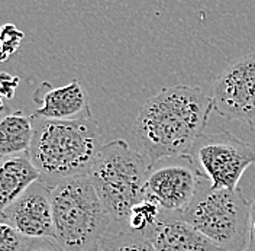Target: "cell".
<instances>
[{"label":"cell","mask_w":255,"mask_h":251,"mask_svg":"<svg viewBox=\"0 0 255 251\" xmlns=\"http://www.w3.org/2000/svg\"><path fill=\"white\" fill-rule=\"evenodd\" d=\"M212 110V96L197 86L162 87L139 108L132 135L151 164L183 157L205 134Z\"/></svg>","instance_id":"1"},{"label":"cell","mask_w":255,"mask_h":251,"mask_svg":"<svg viewBox=\"0 0 255 251\" xmlns=\"http://www.w3.org/2000/svg\"><path fill=\"white\" fill-rule=\"evenodd\" d=\"M29 156L41 182L54 188L64 180L87 176L103 147V134L93 115L73 121L33 116Z\"/></svg>","instance_id":"2"},{"label":"cell","mask_w":255,"mask_h":251,"mask_svg":"<svg viewBox=\"0 0 255 251\" xmlns=\"http://www.w3.org/2000/svg\"><path fill=\"white\" fill-rule=\"evenodd\" d=\"M55 240L60 251H97L115 222L87 176L51 189Z\"/></svg>","instance_id":"3"},{"label":"cell","mask_w":255,"mask_h":251,"mask_svg":"<svg viewBox=\"0 0 255 251\" xmlns=\"http://www.w3.org/2000/svg\"><path fill=\"white\" fill-rule=\"evenodd\" d=\"M125 140L103 144L89 177L112 218L127 224L130 209L143 199L151 163Z\"/></svg>","instance_id":"4"},{"label":"cell","mask_w":255,"mask_h":251,"mask_svg":"<svg viewBox=\"0 0 255 251\" xmlns=\"http://www.w3.org/2000/svg\"><path fill=\"white\" fill-rule=\"evenodd\" d=\"M251 204L241 189H212L207 180L190 208L180 215L222 251H247Z\"/></svg>","instance_id":"5"},{"label":"cell","mask_w":255,"mask_h":251,"mask_svg":"<svg viewBox=\"0 0 255 251\" xmlns=\"http://www.w3.org/2000/svg\"><path fill=\"white\" fill-rule=\"evenodd\" d=\"M212 189H237L245 170L255 164V145L229 131L203 134L187 154Z\"/></svg>","instance_id":"6"},{"label":"cell","mask_w":255,"mask_h":251,"mask_svg":"<svg viewBox=\"0 0 255 251\" xmlns=\"http://www.w3.org/2000/svg\"><path fill=\"white\" fill-rule=\"evenodd\" d=\"M206 182L189 156L164 158L149 166L143 199L158 205L162 215L180 217L190 208Z\"/></svg>","instance_id":"7"},{"label":"cell","mask_w":255,"mask_h":251,"mask_svg":"<svg viewBox=\"0 0 255 251\" xmlns=\"http://www.w3.org/2000/svg\"><path fill=\"white\" fill-rule=\"evenodd\" d=\"M221 116L255 128V51L234 60L210 86Z\"/></svg>","instance_id":"8"},{"label":"cell","mask_w":255,"mask_h":251,"mask_svg":"<svg viewBox=\"0 0 255 251\" xmlns=\"http://www.w3.org/2000/svg\"><path fill=\"white\" fill-rule=\"evenodd\" d=\"M1 218L23 236L36 240H55L52 195L41 180L35 182L16 201L1 209Z\"/></svg>","instance_id":"9"},{"label":"cell","mask_w":255,"mask_h":251,"mask_svg":"<svg viewBox=\"0 0 255 251\" xmlns=\"http://www.w3.org/2000/svg\"><path fill=\"white\" fill-rule=\"evenodd\" d=\"M32 99L39 105L32 113L38 118L73 121L92 115L87 90L77 79L63 87H52L49 81H42L35 89Z\"/></svg>","instance_id":"10"},{"label":"cell","mask_w":255,"mask_h":251,"mask_svg":"<svg viewBox=\"0 0 255 251\" xmlns=\"http://www.w3.org/2000/svg\"><path fill=\"white\" fill-rule=\"evenodd\" d=\"M145 234L157 251H222L191 224L174 215H161Z\"/></svg>","instance_id":"11"},{"label":"cell","mask_w":255,"mask_h":251,"mask_svg":"<svg viewBox=\"0 0 255 251\" xmlns=\"http://www.w3.org/2000/svg\"><path fill=\"white\" fill-rule=\"evenodd\" d=\"M39 179L41 174L32 163L29 153L3 157L0 169V209L16 201Z\"/></svg>","instance_id":"12"},{"label":"cell","mask_w":255,"mask_h":251,"mask_svg":"<svg viewBox=\"0 0 255 251\" xmlns=\"http://www.w3.org/2000/svg\"><path fill=\"white\" fill-rule=\"evenodd\" d=\"M33 119L23 110L6 115L0 122V154L9 157L29 153L33 140Z\"/></svg>","instance_id":"13"},{"label":"cell","mask_w":255,"mask_h":251,"mask_svg":"<svg viewBox=\"0 0 255 251\" xmlns=\"http://www.w3.org/2000/svg\"><path fill=\"white\" fill-rule=\"evenodd\" d=\"M97 251H157L145 233L130 228L108 233Z\"/></svg>","instance_id":"14"},{"label":"cell","mask_w":255,"mask_h":251,"mask_svg":"<svg viewBox=\"0 0 255 251\" xmlns=\"http://www.w3.org/2000/svg\"><path fill=\"white\" fill-rule=\"evenodd\" d=\"M161 215L162 212L158 205L149 199H142L139 204H136L130 209L127 220V227L133 231L146 233L152 225L157 224Z\"/></svg>","instance_id":"15"},{"label":"cell","mask_w":255,"mask_h":251,"mask_svg":"<svg viewBox=\"0 0 255 251\" xmlns=\"http://www.w3.org/2000/svg\"><path fill=\"white\" fill-rule=\"evenodd\" d=\"M36 238L23 236L7 222L0 224V251H29Z\"/></svg>","instance_id":"16"},{"label":"cell","mask_w":255,"mask_h":251,"mask_svg":"<svg viewBox=\"0 0 255 251\" xmlns=\"http://www.w3.org/2000/svg\"><path fill=\"white\" fill-rule=\"evenodd\" d=\"M25 33L19 31L13 23H4L0 33V42H1V52L0 58L1 61H7L20 47V42L23 41Z\"/></svg>","instance_id":"17"},{"label":"cell","mask_w":255,"mask_h":251,"mask_svg":"<svg viewBox=\"0 0 255 251\" xmlns=\"http://www.w3.org/2000/svg\"><path fill=\"white\" fill-rule=\"evenodd\" d=\"M19 86V77L10 76L7 73L0 74V94L4 99H13L16 87Z\"/></svg>","instance_id":"18"},{"label":"cell","mask_w":255,"mask_h":251,"mask_svg":"<svg viewBox=\"0 0 255 251\" xmlns=\"http://www.w3.org/2000/svg\"><path fill=\"white\" fill-rule=\"evenodd\" d=\"M247 251H255V198L251 204V212H250V241Z\"/></svg>","instance_id":"19"},{"label":"cell","mask_w":255,"mask_h":251,"mask_svg":"<svg viewBox=\"0 0 255 251\" xmlns=\"http://www.w3.org/2000/svg\"><path fill=\"white\" fill-rule=\"evenodd\" d=\"M29 251H60L57 244L51 240H36Z\"/></svg>","instance_id":"20"}]
</instances>
